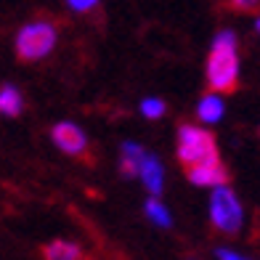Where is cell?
<instances>
[{"instance_id": "obj_6", "label": "cell", "mask_w": 260, "mask_h": 260, "mask_svg": "<svg viewBox=\"0 0 260 260\" xmlns=\"http://www.w3.org/2000/svg\"><path fill=\"white\" fill-rule=\"evenodd\" d=\"M188 181H191L194 186L215 188V186L229 183V173L220 165L218 157H207V159H202V162H197V165L188 168Z\"/></svg>"}, {"instance_id": "obj_1", "label": "cell", "mask_w": 260, "mask_h": 260, "mask_svg": "<svg viewBox=\"0 0 260 260\" xmlns=\"http://www.w3.org/2000/svg\"><path fill=\"white\" fill-rule=\"evenodd\" d=\"M207 85L215 93H231L239 85V58H236V35L220 32L207 56Z\"/></svg>"}, {"instance_id": "obj_8", "label": "cell", "mask_w": 260, "mask_h": 260, "mask_svg": "<svg viewBox=\"0 0 260 260\" xmlns=\"http://www.w3.org/2000/svg\"><path fill=\"white\" fill-rule=\"evenodd\" d=\"M43 257L45 260H82V252H80L77 244L64 242V239H56V242L43 247Z\"/></svg>"}, {"instance_id": "obj_10", "label": "cell", "mask_w": 260, "mask_h": 260, "mask_svg": "<svg viewBox=\"0 0 260 260\" xmlns=\"http://www.w3.org/2000/svg\"><path fill=\"white\" fill-rule=\"evenodd\" d=\"M223 112H226V106H223V101H220L218 93H207V96H205L202 101H199V106H197L199 120L207 122V125H212V122H220Z\"/></svg>"}, {"instance_id": "obj_12", "label": "cell", "mask_w": 260, "mask_h": 260, "mask_svg": "<svg viewBox=\"0 0 260 260\" xmlns=\"http://www.w3.org/2000/svg\"><path fill=\"white\" fill-rule=\"evenodd\" d=\"M144 212L149 215L151 223H157L159 229H170V223H173L170 220V212H168V207L159 202V197H149L146 205H144Z\"/></svg>"}, {"instance_id": "obj_4", "label": "cell", "mask_w": 260, "mask_h": 260, "mask_svg": "<svg viewBox=\"0 0 260 260\" xmlns=\"http://www.w3.org/2000/svg\"><path fill=\"white\" fill-rule=\"evenodd\" d=\"M207 157H215V138L207 130L197 125H181L178 127V159L191 168Z\"/></svg>"}, {"instance_id": "obj_14", "label": "cell", "mask_w": 260, "mask_h": 260, "mask_svg": "<svg viewBox=\"0 0 260 260\" xmlns=\"http://www.w3.org/2000/svg\"><path fill=\"white\" fill-rule=\"evenodd\" d=\"M67 3H69V8H72V11L85 14V11H90V8L99 6V0H67Z\"/></svg>"}, {"instance_id": "obj_16", "label": "cell", "mask_w": 260, "mask_h": 260, "mask_svg": "<svg viewBox=\"0 0 260 260\" xmlns=\"http://www.w3.org/2000/svg\"><path fill=\"white\" fill-rule=\"evenodd\" d=\"M220 260H247V257H242V255H236V252H231V250H218L215 252Z\"/></svg>"}, {"instance_id": "obj_15", "label": "cell", "mask_w": 260, "mask_h": 260, "mask_svg": "<svg viewBox=\"0 0 260 260\" xmlns=\"http://www.w3.org/2000/svg\"><path fill=\"white\" fill-rule=\"evenodd\" d=\"M229 3H231V8H236V11H257L260 0H229Z\"/></svg>"}, {"instance_id": "obj_5", "label": "cell", "mask_w": 260, "mask_h": 260, "mask_svg": "<svg viewBox=\"0 0 260 260\" xmlns=\"http://www.w3.org/2000/svg\"><path fill=\"white\" fill-rule=\"evenodd\" d=\"M51 138H53V144L69 157H80V154H85V149H88V138H85V133H82V127H77L75 122L53 125Z\"/></svg>"}, {"instance_id": "obj_2", "label": "cell", "mask_w": 260, "mask_h": 260, "mask_svg": "<svg viewBox=\"0 0 260 260\" xmlns=\"http://www.w3.org/2000/svg\"><path fill=\"white\" fill-rule=\"evenodd\" d=\"M56 45V27L51 21H29L16 35V53L21 61H40Z\"/></svg>"}, {"instance_id": "obj_3", "label": "cell", "mask_w": 260, "mask_h": 260, "mask_svg": "<svg viewBox=\"0 0 260 260\" xmlns=\"http://www.w3.org/2000/svg\"><path fill=\"white\" fill-rule=\"evenodd\" d=\"M210 218H212V226L223 234H236L244 223V210L239 205V199L231 188L223 183L212 188V197H210Z\"/></svg>"}, {"instance_id": "obj_11", "label": "cell", "mask_w": 260, "mask_h": 260, "mask_svg": "<svg viewBox=\"0 0 260 260\" xmlns=\"http://www.w3.org/2000/svg\"><path fill=\"white\" fill-rule=\"evenodd\" d=\"M21 106H24V99H21V93L14 85L0 88V114L16 117V114H21Z\"/></svg>"}, {"instance_id": "obj_13", "label": "cell", "mask_w": 260, "mask_h": 260, "mask_svg": "<svg viewBox=\"0 0 260 260\" xmlns=\"http://www.w3.org/2000/svg\"><path fill=\"white\" fill-rule=\"evenodd\" d=\"M165 101H159V99H144L141 101V114L146 117V120H159V117L165 114Z\"/></svg>"}, {"instance_id": "obj_7", "label": "cell", "mask_w": 260, "mask_h": 260, "mask_svg": "<svg viewBox=\"0 0 260 260\" xmlns=\"http://www.w3.org/2000/svg\"><path fill=\"white\" fill-rule=\"evenodd\" d=\"M138 178L141 183L146 186V191L151 197H159L162 194V186H165V170H162V162L154 154H144L138 165Z\"/></svg>"}, {"instance_id": "obj_17", "label": "cell", "mask_w": 260, "mask_h": 260, "mask_svg": "<svg viewBox=\"0 0 260 260\" xmlns=\"http://www.w3.org/2000/svg\"><path fill=\"white\" fill-rule=\"evenodd\" d=\"M255 27H257V32H260V16H257V24H255Z\"/></svg>"}, {"instance_id": "obj_9", "label": "cell", "mask_w": 260, "mask_h": 260, "mask_svg": "<svg viewBox=\"0 0 260 260\" xmlns=\"http://www.w3.org/2000/svg\"><path fill=\"white\" fill-rule=\"evenodd\" d=\"M146 151L141 149L138 144H133V141H125L122 144V159H120V173L125 175V178H133V175H138V165H141V157H144Z\"/></svg>"}]
</instances>
